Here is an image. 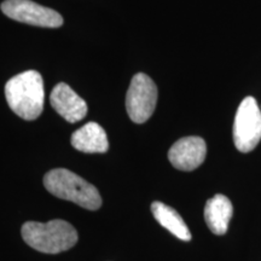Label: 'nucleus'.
Listing matches in <instances>:
<instances>
[{"mask_svg":"<svg viewBox=\"0 0 261 261\" xmlns=\"http://www.w3.org/2000/svg\"><path fill=\"white\" fill-rule=\"evenodd\" d=\"M5 97L16 115L28 121L35 120L42 113L45 102L41 75L35 70L16 75L5 85Z\"/></svg>","mask_w":261,"mask_h":261,"instance_id":"obj_1","label":"nucleus"},{"mask_svg":"<svg viewBox=\"0 0 261 261\" xmlns=\"http://www.w3.org/2000/svg\"><path fill=\"white\" fill-rule=\"evenodd\" d=\"M22 237L33 249L45 254L69 250L77 242V232L67 221L55 219L47 223L27 221L22 226Z\"/></svg>","mask_w":261,"mask_h":261,"instance_id":"obj_2","label":"nucleus"},{"mask_svg":"<svg viewBox=\"0 0 261 261\" xmlns=\"http://www.w3.org/2000/svg\"><path fill=\"white\" fill-rule=\"evenodd\" d=\"M47 191L62 200L70 201L89 211H97L102 205V197L97 188L65 168L52 169L44 177Z\"/></svg>","mask_w":261,"mask_h":261,"instance_id":"obj_3","label":"nucleus"},{"mask_svg":"<svg viewBox=\"0 0 261 261\" xmlns=\"http://www.w3.org/2000/svg\"><path fill=\"white\" fill-rule=\"evenodd\" d=\"M233 143L241 152H249L261 140V109L254 97H246L238 107L232 128Z\"/></svg>","mask_w":261,"mask_h":261,"instance_id":"obj_4","label":"nucleus"},{"mask_svg":"<svg viewBox=\"0 0 261 261\" xmlns=\"http://www.w3.org/2000/svg\"><path fill=\"white\" fill-rule=\"evenodd\" d=\"M158 102V87L148 75L138 73L133 76L126 96V109L129 119L144 123L151 117Z\"/></svg>","mask_w":261,"mask_h":261,"instance_id":"obj_5","label":"nucleus"},{"mask_svg":"<svg viewBox=\"0 0 261 261\" xmlns=\"http://www.w3.org/2000/svg\"><path fill=\"white\" fill-rule=\"evenodd\" d=\"M2 11L9 18L37 27L58 28L63 24V17L57 11L31 0H5Z\"/></svg>","mask_w":261,"mask_h":261,"instance_id":"obj_6","label":"nucleus"},{"mask_svg":"<svg viewBox=\"0 0 261 261\" xmlns=\"http://www.w3.org/2000/svg\"><path fill=\"white\" fill-rule=\"evenodd\" d=\"M207 154V145L201 137H185L172 145L168 159L173 167L180 171H194L203 163Z\"/></svg>","mask_w":261,"mask_h":261,"instance_id":"obj_7","label":"nucleus"},{"mask_svg":"<svg viewBox=\"0 0 261 261\" xmlns=\"http://www.w3.org/2000/svg\"><path fill=\"white\" fill-rule=\"evenodd\" d=\"M51 106L68 122H79L86 116L87 104L67 84H58L50 96Z\"/></svg>","mask_w":261,"mask_h":261,"instance_id":"obj_8","label":"nucleus"},{"mask_svg":"<svg viewBox=\"0 0 261 261\" xmlns=\"http://www.w3.org/2000/svg\"><path fill=\"white\" fill-rule=\"evenodd\" d=\"M71 145L86 154H103L109 149L106 130L97 122H87L71 136Z\"/></svg>","mask_w":261,"mask_h":261,"instance_id":"obj_9","label":"nucleus"},{"mask_svg":"<svg viewBox=\"0 0 261 261\" xmlns=\"http://www.w3.org/2000/svg\"><path fill=\"white\" fill-rule=\"evenodd\" d=\"M232 213V203L226 196L220 194L213 196L207 201L204 207V219L207 226L215 234H225Z\"/></svg>","mask_w":261,"mask_h":261,"instance_id":"obj_10","label":"nucleus"},{"mask_svg":"<svg viewBox=\"0 0 261 261\" xmlns=\"http://www.w3.org/2000/svg\"><path fill=\"white\" fill-rule=\"evenodd\" d=\"M151 212L158 223L167 228L169 232L174 234L179 240L185 241V242L191 240L190 230L177 211L162 202L156 201L151 204Z\"/></svg>","mask_w":261,"mask_h":261,"instance_id":"obj_11","label":"nucleus"}]
</instances>
